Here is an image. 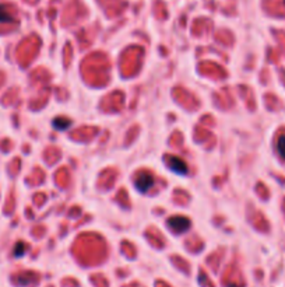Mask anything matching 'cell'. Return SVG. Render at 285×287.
<instances>
[{
  "instance_id": "cell-1",
  "label": "cell",
  "mask_w": 285,
  "mask_h": 287,
  "mask_svg": "<svg viewBox=\"0 0 285 287\" xmlns=\"http://www.w3.org/2000/svg\"><path fill=\"white\" fill-rule=\"evenodd\" d=\"M168 224L172 229L175 230V231H178V233L185 231V230L189 229V226H190L189 220L188 219H185V217H172V219H169Z\"/></svg>"
},
{
  "instance_id": "cell-2",
  "label": "cell",
  "mask_w": 285,
  "mask_h": 287,
  "mask_svg": "<svg viewBox=\"0 0 285 287\" xmlns=\"http://www.w3.org/2000/svg\"><path fill=\"white\" fill-rule=\"evenodd\" d=\"M153 183H154L153 176L144 174V175L138 176L136 185H137V188H138V190H141V192H147V190L151 188V185H153Z\"/></svg>"
},
{
  "instance_id": "cell-3",
  "label": "cell",
  "mask_w": 285,
  "mask_h": 287,
  "mask_svg": "<svg viewBox=\"0 0 285 287\" xmlns=\"http://www.w3.org/2000/svg\"><path fill=\"white\" fill-rule=\"evenodd\" d=\"M169 161H171V168H172L174 171H176L178 174H185V172L188 171L186 164L183 163L182 160H179V158H174V157H171V158H169Z\"/></svg>"
},
{
  "instance_id": "cell-4",
  "label": "cell",
  "mask_w": 285,
  "mask_h": 287,
  "mask_svg": "<svg viewBox=\"0 0 285 287\" xmlns=\"http://www.w3.org/2000/svg\"><path fill=\"white\" fill-rule=\"evenodd\" d=\"M0 21H3V23H12L13 21V17L7 13L6 9L3 6H0Z\"/></svg>"
},
{
  "instance_id": "cell-5",
  "label": "cell",
  "mask_w": 285,
  "mask_h": 287,
  "mask_svg": "<svg viewBox=\"0 0 285 287\" xmlns=\"http://www.w3.org/2000/svg\"><path fill=\"white\" fill-rule=\"evenodd\" d=\"M277 149H278L279 156L282 157V158H285V136L284 135H282V136H279L278 143H277Z\"/></svg>"
}]
</instances>
